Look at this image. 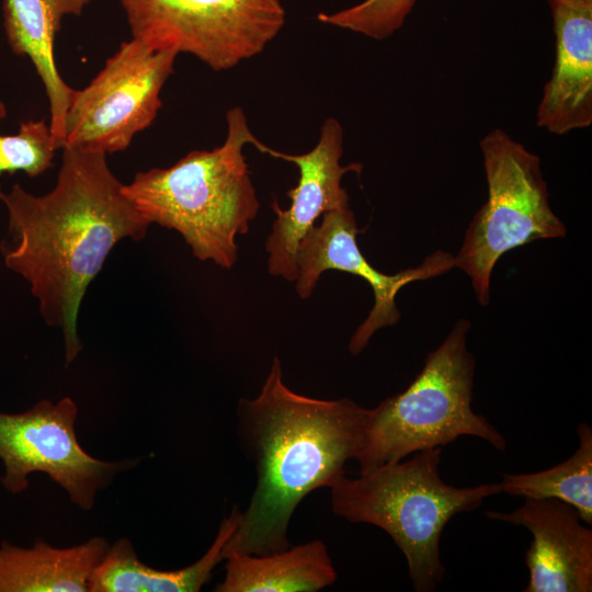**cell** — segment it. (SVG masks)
<instances>
[{
	"label": "cell",
	"mask_w": 592,
	"mask_h": 592,
	"mask_svg": "<svg viewBox=\"0 0 592 592\" xmlns=\"http://www.w3.org/2000/svg\"><path fill=\"white\" fill-rule=\"evenodd\" d=\"M123 186L105 153L64 147L48 193L20 184L0 191L12 236L4 264L27 282L45 322L62 331L67 365L82 349L77 322L89 284L119 241L143 239L150 227Z\"/></svg>",
	"instance_id": "cell-1"
},
{
	"label": "cell",
	"mask_w": 592,
	"mask_h": 592,
	"mask_svg": "<svg viewBox=\"0 0 592 592\" xmlns=\"http://www.w3.org/2000/svg\"><path fill=\"white\" fill-rule=\"evenodd\" d=\"M367 415L368 409L351 399L321 400L293 391L275 357L259 395L239 402V435L258 479L223 557L288 548L295 509L309 492L331 488L345 476L344 466L360 449Z\"/></svg>",
	"instance_id": "cell-2"
},
{
	"label": "cell",
	"mask_w": 592,
	"mask_h": 592,
	"mask_svg": "<svg viewBox=\"0 0 592 592\" xmlns=\"http://www.w3.org/2000/svg\"><path fill=\"white\" fill-rule=\"evenodd\" d=\"M226 125L220 146L138 172L123 191L150 225L179 232L196 259L231 269L237 237L248 232L260 209L243 149L262 143L240 106L227 111Z\"/></svg>",
	"instance_id": "cell-3"
},
{
	"label": "cell",
	"mask_w": 592,
	"mask_h": 592,
	"mask_svg": "<svg viewBox=\"0 0 592 592\" xmlns=\"http://www.w3.org/2000/svg\"><path fill=\"white\" fill-rule=\"evenodd\" d=\"M441 455L442 447L419 451L356 478L344 476L330 488L337 515L373 524L391 537L406 557L417 592L434 591L446 574L440 542L451 519L502 492L500 482L447 485L440 476Z\"/></svg>",
	"instance_id": "cell-4"
},
{
	"label": "cell",
	"mask_w": 592,
	"mask_h": 592,
	"mask_svg": "<svg viewBox=\"0 0 592 592\" xmlns=\"http://www.w3.org/2000/svg\"><path fill=\"white\" fill-rule=\"evenodd\" d=\"M470 327L468 320H458L403 391L368 409L354 458L360 473L400 462L419 451L443 447L463 435L505 451L503 435L471 408L476 361L467 349Z\"/></svg>",
	"instance_id": "cell-5"
},
{
	"label": "cell",
	"mask_w": 592,
	"mask_h": 592,
	"mask_svg": "<svg viewBox=\"0 0 592 592\" xmlns=\"http://www.w3.org/2000/svg\"><path fill=\"white\" fill-rule=\"evenodd\" d=\"M488 184L487 202L470 221L455 266L471 280L477 300L487 306L500 258L538 239L566 236L553 212L539 157L500 128L479 143Z\"/></svg>",
	"instance_id": "cell-6"
},
{
	"label": "cell",
	"mask_w": 592,
	"mask_h": 592,
	"mask_svg": "<svg viewBox=\"0 0 592 592\" xmlns=\"http://www.w3.org/2000/svg\"><path fill=\"white\" fill-rule=\"evenodd\" d=\"M134 39L156 52L191 54L214 71L253 58L277 36L280 0H119Z\"/></svg>",
	"instance_id": "cell-7"
},
{
	"label": "cell",
	"mask_w": 592,
	"mask_h": 592,
	"mask_svg": "<svg viewBox=\"0 0 592 592\" xmlns=\"http://www.w3.org/2000/svg\"><path fill=\"white\" fill-rule=\"evenodd\" d=\"M177 56L152 50L134 38L123 42L91 82L75 90L62 148L105 155L125 150L156 119Z\"/></svg>",
	"instance_id": "cell-8"
},
{
	"label": "cell",
	"mask_w": 592,
	"mask_h": 592,
	"mask_svg": "<svg viewBox=\"0 0 592 592\" xmlns=\"http://www.w3.org/2000/svg\"><path fill=\"white\" fill-rule=\"evenodd\" d=\"M77 414L70 397L58 402L41 400L22 413L0 412V459L4 465L0 482L8 491L23 492L27 476L41 471L80 509L90 510L99 489L136 465V459L107 463L86 453L76 436Z\"/></svg>",
	"instance_id": "cell-9"
},
{
	"label": "cell",
	"mask_w": 592,
	"mask_h": 592,
	"mask_svg": "<svg viewBox=\"0 0 592 592\" xmlns=\"http://www.w3.org/2000/svg\"><path fill=\"white\" fill-rule=\"evenodd\" d=\"M321 217L320 223L300 241L295 289L300 298H309L322 273L329 270L360 276L369 284L374 293V306L350 340L349 351L354 355L367 345L377 330L399 321L396 296L403 286L442 275L455 266L454 255L439 250L428 255L417 267L396 274L383 273L372 266L358 248V228L350 205L327 212Z\"/></svg>",
	"instance_id": "cell-10"
},
{
	"label": "cell",
	"mask_w": 592,
	"mask_h": 592,
	"mask_svg": "<svg viewBox=\"0 0 592 592\" xmlns=\"http://www.w3.org/2000/svg\"><path fill=\"white\" fill-rule=\"evenodd\" d=\"M344 133L334 117L323 121L316 146L300 155L285 153L262 145L260 152L294 163L299 171L296 186L287 191L291 205L284 209L276 201L272 208L275 219L265 241L267 271L287 282L298 276V248L306 234L325 213L349 204L342 186L343 177L361 172V163L341 164Z\"/></svg>",
	"instance_id": "cell-11"
},
{
	"label": "cell",
	"mask_w": 592,
	"mask_h": 592,
	"mask_svg": "<svg viewBox=\"0 0 592 592\" xmlns=\"http://www.w3.org/2000/svg\"><path fill=\"white\" fill-rule=\"evenodd\" d=\"M486 515L532 533L524 592L592 591V530L581 523L572 505L557 499H525L510 513L487 511Z\"/></svg>",
	"instance_id": "cell-12"
},
{
	"label": "cell",
	"mask_w": 592,
	"mask_h": 592,
	"mask_svg": "<svg viewBox=\"0 0 592 592\" xmlns=\"http://www.w3.org/2000/svg\"><path fill=\"white\" fill-rule=\"evenodd\" d=\"M556 43L536 124L566 135L592 124V0H546Z\"/></svg>",
	"instance_id": "cell-13"
},
{
	"label": "cell",
	"mask_w": 592,
	"mask_h": 592,
	"mask_svg": "<svg viewBox=\"0 0 592 592\" xmlns=\"http://www.w3.org/2000/svg\"><path fill=\"white\" fill-rule=\"evenodd\" d=\"M91 0H3V25L12 52L26 56L41 78L49 105V127L59 148L75 89L57 69L55 39L66 15H81Z\"/></svg>",
	"instance_id": "cell-14"
},
{
	"label": "cell",
	"mask_w": 592,
	"mask_h": 592,
	"mask_svg": "<svg viewBox=\"0 0 592 592\" xmlns=\"http://www.w3.org/2000/svg\"><path fill=\"white\" fill-rule=\"evenodd\" d=\"M241 512L232 509L223 520L215 540L201 559L178 570H158L143 563L126 538L109 546L94 568L91 592H196L210 579L216 565L224 560L225 544L239 525Z\"/></svg>",
	"instance_id": "cell-15"
},
{
	"label": "cell",
	"mask_w": 592,
	"mask_h": 592,
	"mask_svg": "<svg viewBox=\"0 0 592 592\" xmlns=\"http://www.w3.org/2000/svg\"><path fill=\"white\" fill-rule=\"evenodd\" d=\"M93 537L69 548L37 540L32 548L0 545V592H86L89 580L109 548Z\"/></svg>",
	"instance_id": "cell-16"
},
{
	"label": "cell",
	"mask_w": 592,
	"mask_h": 592,
	"mask_svg": "<svg viewBox=\"0 0 592 592\" xmlns=\"http://www.w3.org/2000/svg\"><path fill=\"white\" fill-rule=\"evenodd\" d=\"M218 592H315L333 584L337 572L321 540L264 555L229 554Z\"/></svg>",
	"instance_id": "cell-17"
},
{
	"label": "cell",
	"mask_w": 592,
	"mask_h": 592,
	"mask_svg": "<svg viewBox=\"0 0 592 592\" xmlns=\"http://www.w3.org/2000/svg\"><path fill=\"white\" fill-rule=\"evenodd\" d=\"M579 445L562 463L530 474H502V492L524 499H557L572 505L592 525V429L577 428Z\"/></svg>",
	"instance_id": "cell-18"
},
{
	"label": "cell",
	"mask_w": 592,
	"mask_h": 592,
	"mask_svg": "<svg viewBox=\"0 0 592 592\" xmlns=\"http://www.w3.org/2000/svg\"><path fill=\"white\" fill-rule=\"evenodd\" d=\"M5 116L7 106L0 100V122ZM58 149L59 145L45 119L23 122L14 135L0 133V175L21 171L29 177H37L52 167Z\"/></svg>",
	"instance_id": "cell-19"
},
{
	"label": "cell",
	"mask_w": 592,
	"mask_h": 592,
	"mask_svg": "<svg viewBox=\"0 0 592 592\" xmlns=\"http://www.w3.org/2000/svg\"><path fill=\"white\" fill-rule=\"evenodd\" d=\"M418 0H364L350 8L320 12L319 22L367 36L386 39L405 23Z\"/></svg>",
	"instance_id": "cell-20"
}]
</instances>
